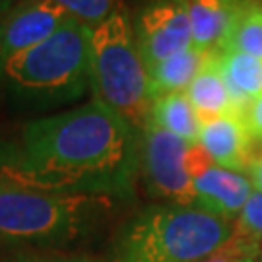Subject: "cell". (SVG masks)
<instances>
[{"label":"cell","instance_id":"1","mask_svg":"<svg viewBox=\"0 0 262 262\" xmlns=\"http://www.w3.org/2000/svg\"><path fill=\"white\" fill-rule=\"evenodd\" d=\"M136 132L101 101L28 122L0 161V179L49 192L122 198L136 169Z\"/></svg>","mask_w":262,"mask_h":262},{"label":"cell","instance_id":"2","mask_svg":"<svg viewBox=\"0 0 262 262\" xmlns=\"http://www.w3.org/2000/svg\"><path fill=\"white\" fill-rule=\"evenodd\" d=\"M115 198L49 192L0 179V243L29 249L70 247L109 224Z\"/></svg>","mask_w":262,"mask_h":262},{"label":"cell","instance_id":"3","mask_svg":"<svg viewBox=\"0 0 262 262\" xmlns=\"http://www.w3.org/2000/svg\"><path fill=\"white\" fill-rule=\"evenodd\" d=\"M92 28L70 18L41 43L0 64V82L14 105L51 109L80 99L90 85Z\"/></svg>","mask_w":262,"mask_h":262},{"label":"cell","instance_id":"4","mask_svg":"<svg viewBox=\"0 0 262 262\" xmlns=\"http://www.w3.org/2000/svg\"><path fill=\"white\" fill-rule=\"evenodd\" d=\"M231 235V222L206 210L154 204L121 229L111 262H202Z\"/></svg>","mask_w":262,"mask_h":262},{"label":"cell","instance_id":"5","mask_svg":"<svg viewBox=\"0 0 262 262\" xmlns=\"http://www.w3.org/2000/svg\"><path fill=\"white\" fill-rule=\"evenodd\" d=\"M90 88L94 99L122 117L134 132H144L154 107L150 76L128 14L122 8L92 28Z\"/></svg>","mask_w":262,"mask_h":262},{"label":"cell","instance_id":"6","mask_svg":"<svg viewBox=\"0 0 262 262\" xmlns=\"http://www.w3.org/2000/svg\"><path fill=\"white\" fill-rule=\"evenodd\" d=\"M190 144L148 122L142 140V163L150 192L177 206H194L192 175L187 156Z\"/></svg>","mask_w":262,"mask_h":262},{"label":"cell","instance_id":"7","mask_svg":"<svg viewBox=\"0 0 262 262\" xmlns=\"http://www.w3.org/2000/svg\"><path fill=\"white\" fill-rule=\"evenodd\" d=\"M134 33L146 68L190 49L188 0H154L142 10Z\"/></svg>","mask_w":262,"mask_h":262},{"label":"cell","instance_id":"8","mask_svg":"<svg viewBox=\"0 0 262 262\" xmlns=\"http://www.w3.org/2000/svg\"><path fill=\"white\" fill-rule=\"evenodd\" d=\"M70 16L51 0H21L0 19V64L41 43Z\"/></svg>","mask_w":262,"mask_h":262},{"label":"cell","instance_id":"9","mask_svg":"<svg viewBox=\"0 0 262 262\" xmlns=\"http://www.w3.org/2000/svg\"><path fill=\"white\" fill-rule=\"evenodd\" d=\"M194 208L206 210L225 220L241 214L247 200L253 194V183L243 173L229 171L220 165H210L192 179Z\"/></svg>","mask_w":262,"mask_h":262},{"label":"cell","instance_id":"10","mask_svg":"<svg viewBox=\"0 0 262 262\" xmlns=\"http://www.w3.org/2000/svg\"><path fill=\"white\" fill-rule=\"evenodd\" d=\"M251 134L239 115H224L202 122L198 144L220 167L243 173L247 171V146Z\"/></svg>","mask_w":262,"mask_h":262},{"label":"cell","instance_id":"11","mask_svg":"<svg viewBox=\"0 0 262 262\" xmlns=\"http://www.w3.org/2000/svg\"><path fill=\"white\" fill-rule=\"evenodd\" d=\"M245 0H188L192 47L200 51H222Z\"/></svg>","mask_w":262,"mask_h":262},{"label":"cell","instance_id":"12","mask_svg":"<svg viewBox=\"0 0 262 262\" xmlns=\"http://www.w3.org/2000/svg\"><path fill=\"white\" fill-rule=\"evenodd\" d=\"M217 66L231 95L235 115L243 119L249 105L262 95V60L237 51H217Z\"/></svg>","mask_w":262,"mask_h":262},{"label":"cell","instance_id":"13","mask_svg":"<svg viewBox=\"0 0 262 262\" xmlns=\"http://www.w3.org/2000/svg\"><path fill=\"white\" fill-rule=\"evenodd\" d=\"M214 53L190 47L179 55L169 56L158 64L150 66L148 76H150L151 97L158 99L167 94H183V90H188V85L192 84V80L206 66Z\"/></svg>","mask_w":262,"mask_h":262},{"label":"cell","instance_id":"14","mask_svg":"<svg viewBox=\"0 0 262 262\" xmlns=\"http://www.w3.org/2000/svg\"><path fill=\"white\" fill-rule=\"evenodd\" d=\"M187 97L194 107L200 122H208L224 115H235L231 95L217 66V51L210 56L206 66L188 85Z\"/></svg>","mask_w":262,"mask_h":262},{"label":"cell","instance_id":"15","mask_svg":"<svg viewBox=\"0 0 262 262\" xmlns=\"http://www.w3.org/2000/svg\"><path fill=\"white\" fill-rule=\"evenodd\" d=\"M150 122L175 134L190 146L198 144L202 122L192 103L188 101L187 94H167L154 99Z\"/></svg>","mask_w":262,"mask_h":262},{"label":"cell","instance_id":"16","mask_svg":"<svg viewBox=\"0 0 262 262\" xmlns=\"http://www.w3.org/2000/svg\"><path fill=\"white\" fill-rule=\"evenodd\" d=\"M222 51H237L262 60V0H245Z\"/></svg>","mask_w":262,"mask_h":262},{"label":"cell","instance_id":"17","mask_svg":"<svg viewBox=\"0 0 262 262\" xmlns=\"http://www.w3.org/2000/svg\"><path fill=\"white\" fill-rule=\"evenodd\" d=\"M64 10L70 18L82 21L88 28L99 26L117 10V0H51Z\"/></svg>","mask_w":262,"mask_h":262},{"label":"cell","instance_id":"18","mask_svg":"<svg viewBox=\"0 0 262 262\" xmlns=\"http://www.w3.org/2000/svg\"><path fill=\"white\" fill-rule=\"evenodd\" d=\"M233 233L262 247V192H253L241 214L237 215Z\"/></svg>","mask_w":262,"mask_h":262},{"label":"cell","instance_id":"19","mask_svg":"<svg viewBox=\"0 0 262 262\" xmlns=\"http://www.w3.org/2000/svg\"><path fill=\"white\" fill-rule=\"evenodd\" d=\"M10 262H103L95 256L82 253H45V254H24Z\"/></svg>","mask_w":262,"mask_h":262},{"label":"cell","instance_id":"20","mask_svg":"<svg viewBox=\"0 0 262 262\" xmlns=\"http://www.w3.org/2000/svg\"><path fill=\"white\" fill-rule=\"evenodd\" d=\"M243 122L251 136L262 138V95H258L253 103L249 105L247 113L243 115Z\"/></svg>","mask_w":262,"mask_h":262},{"label":"cell","instance_id":"21","mask_svg":"<svg viewBox=\"0 0 262 262\" xmlns=\"http://www.w3.org/2000/svg\"><path fill=\"white\" fill-rule=\"evenodd\" d=\"M249 175H251V183L256 188V192H262V159L249 167Z\"/></svg>","mask_w":262,"mask_h":262},{"label":"cell","instance_id":"22","mask_svg":"<svg viewBox=\"0 0 262 262\" xmlns=\"http://www.w3.org/2000/svg\"><path fill=\"white\" fill-rule=\"evenodd\" d=\"M14 6V0H0V14L2 12H6L8 14V10Z\"/></svg>","mask_w":262,"mask_h":262},{"label":"cell","instance_id":"23","mask_svg":"<svg viewBox=\"0 0 262 262\" xmlns=\"http://www.w3.org/2000/svg\"><path fill=\"white\" fill-rule=\"evenodd\" d=\"M245 262H260V260H258V256H251V258H247Z\"/></svg>","mask_w":262,"mask_h":262},{"label":"cell","instance_id":"24","mask_svg":"<svg viewBox=\"0 0 262 262\" xmlns=\"http://www.w3.org/2000/svg\"><path fill=\"white\" fill-rule=\"evenodd\" d=\"M258 260L262 262V247H260V254H258Z\"/></svg>","mask_w":262,"mask_h":262}]
</instances>
